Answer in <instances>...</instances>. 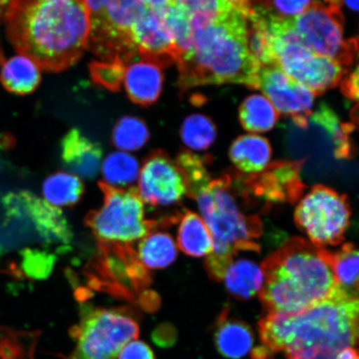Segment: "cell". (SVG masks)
<instances>
[{
  "mask_svg": "<svg viewBox=\"0 0 359 359\" xmlns=\"http://www.w3.org/2000/svg\"><path fill=\"white\" fill-rule=\"evenodd\" d=\"M90 21L88 47L104 60L127 65L137 56L132 40L135 24L147 8L146 0H83Z\"/></svg>",
  "mask_w": 359,
  "mask_h": 359,
  "instance_id": "obj_7",
  "label": "cell"
},
{
  "mask_svg": "<svg viewBox=\"0 0 359 359\" xmlns=\"http://www.w3.org/2000/svg\"><path fill=\"white\" fill-rule=\"evenodd\" d=\"M39 334L18 332L0 327V358L2 359H34Z\"/></svg>",
  "mask_w": 359,
  "mask_h": 359,
  "instance_id": "obj_32",
  "label": "cell"
},
{
  "mask_svg": "<svg viewBox=\"0 0 359 359\" xmlns=\"http://www.w3.org/2000/svg\"><path fill=\"white\" fill-rule=\"evenodd\" d=\"M242 127L250 133H266L278 120V111L267 97L252 95L247 97L240 109Z\"/></svg>",
  "mask_w": 359,
  "mask_h": 359,
  "instance_id": "obj_28",
  "label": "cell"
},
{
  "mask_svg": "<svg viewBox=\"0 0 359 359\" xmlns=\"http://www.w3.org/2000/svg\"><path fill=\"white\" fill-rule=\"evenodd\" d=\"M303 164L304 161H281L269 164L262 172L247 177L245 187L264 200L295 202L304 189L300 179Z\"/></svg>",
  "mask_w": 359,
  "mask_h": 359,
  "instance_id": "obj_17",
  "label": "cell"
},
{
  "mask_svg": "<svg viewBox=\"0 0 359 359\" xmlns=\"http://www.w3.org/2000/svg\"><path fill=\"white\" fill-rule=\"evenodd\" d=\"M258 88L266 94L277 111L293 116L299 127H307L316 96L311 89L289 77L276 65L260 67Z\"/></svg>",
  "mask_w": 359,
  "mask_h": 359,
  "instance_id": "obj_14",
  "label": "cell"
},
{
  "mask_svg": "<svg viewBox=\"0 0 359 359\" xmlns=\"http://www.w3.org/2000/svg\"><path fill=\"white\" fill-rule=\"evenodd\" d=\"M139 325L115 309L81 307L80 320L70 331L75 346L64 359H116L126 344L138 338Z\"/></svg>",
  "mask_w": 359,
  "mask_h": 359,
  "instance_id": "obj_8",
  "label": "cell"
},
{
  "mask_svg": "<svg viewBox=\"0 0 359 359\" xmlns=\"http://www.w3.org/2000/svg\"><path fill=\"white\" fill-rule=\"evenodd\" d=\"M268 1V0H267ZM311 0H271L269 7L277 15L283 18H294L302 13L311 4Z\"/></svg>",
  "mask_w": 359,
  "mask_h": 359,
  "instance_id": "obj_39",
  "label": "cell"
},
{
  "mask_svg": "<svg viewBox=\"0 0 359 359\" xmlns=\"http://www.w3.org/2000/svg\"><path fill=\"white\" fill-rule=\"evenodd\" d=\"M41 67L30 57L17 55L4 62L0 81L8 92L26 95L38 88L41 80Z\"/></svg>",
  "mask_w": 359,
  "mask_h": 359,
  "instance_id": "obj_23",
  "label": "cell"
},
{
  "mask_svg": "<svg viewBox=\"0 0 359 359\" xmlns=\"http://www.w3.org/2000/svg\"><path fill=\"white\" fill-rule=\"evenodd\" d=\"M177 245L173 237L167 232H150L139 241L137 257L145 269L167 268L177 257Z\"/></svg>",
  "mask_w": 359,
  "mask_h": 359,
  "instance_id": "obj_25",
  "label": "cell"
},
{
  "mask_svg": "<svg viewBox=\"0 0 359 359\" xmlns=\"http://www.w3.org/2000/svg\"><path fill=\"white\" fill-rule=\"evenodd\" d=\"M161 11H163L165 24L168 25L173 35L179 58L184 53L189 51L191 46L192 30L190 13L178 2L169 4Z\"/></svg>",
  "mask_w": 359,
  "mask_h": 359,
  "instance_id": "obj_34",
  "label": "cell"
},
{
  "mask_svg": "<svg viewBox=\"0 0 359 359\" xmlns=\"http://www.w3.org/2000/svg\"><path fill=\"white\" fill-rule=\"evenodd\" d=\"M181 137L185 145L191 149L206 150L212 145L217 137V128L208 116L191 115L182 124Z\"/></svg>",
  "mask_w": 359,
  "mask_h": 359,
  "instance_id": "obj_33",
  "label": "cell"
},
{
  "mask_svg": "<svg viewBox=\"0 0 359 359\" xmlns=\"http://www.w3.org/2000/svg\"><path fill=\"white\" fill-rule=\"evenodd\" d=\"M132 40L137 55L161 67L178 60L176 43L161 10L147 7L133 27Z\"/></svg>",
  "mask_w": 359,
  "mask_h": 359,
  "instance_id": "obj_16",
  "label": "cell"
},
{
  "mask_svg": "<svg viewBox=\"0 0 359 359\" xmlns=\"http://www.w3.org/2000/svg\"><path fill=\"white\" fill-rule=\"evenodd\" d=\"M125 66L122 61L105 60L93 62L90 69L94 82L115 91L123 82Z\"/></svg>",
  "mask_w": 359,
  "mask_h": 359,
  "instance_id": "obj_36",
  "label": "cell"
},
{
  "mask_svg": "<svg viewBox=\"0 0 359 359\" xmlns=\"http://www.w3.org/2000/svg\"><path fill=\"white\" fill-rule=\"evenodd\" d=\"M336 286L354 297H358V251L347 243L339 251L331 253Z\"/></svg>",
  "mask_w": 359,
  "mask_h": 359,
  "instance_id": "obj_29",
  "label": "cell"
},
{
  "mask_svg": "<svg viewBox=\"0 0 359 359\" xmlns=\"http://www.w3.org/2000/svg\"><path fill=\"white\" fill-rule=\"evenodd\" d=\"M331 253L294 237L269 255L259 294L267 312L298 313L329 298L336 288Z\"/></svg>",
  "mask_w": 359,
  "mask_h": 359,
  "instance_id": "obj_4",
  "label": "cell"
},
{
  "mask_svg": "<svg viewBox=\"0 0 359 359\" xmlns=\"http://www.w3.org/2000/svg\"><path fill=\"white\" fill-rule=\"evenodd\" d=\"M264 20L272 40L276 65L314 94L323 93L338 85L345 74L342 65L316 55L304 45L292 27L291 18L278 16L264 8Z\"/></svg>",
  "mask_w": 359,
  "mask_h": 359,
  "instance_id": "obj_6",
  "label": "cell"
},
{
  "mask_svg": "<svg viewBox=\"0 0 359 359\" xmlns=\"http://www.w3.org/2000/svg\"><path fill=\"white\" fill-rule=\"evenodd\" d=\"M4 20L13 48L43 69H66L88 48L90 21L83 0H13Z\"/></svg>",
  "mask_w": 359,
  "mask_h": 359,
  "instance_id": "obj_1",
  "label": "cell"
},
{
  "mask_svg": "<svg viewBox=\"0 0 359 359\" xmlns=\"http://www.w3.org/2000/svg\"><path fill=\"white\" fill-rule=\"evenodd\" d=\"M263 347L288 359H335L358 339V297L333 294L294 314L268 313L259 323Z\"/></svg>",
  "mask_w": 359,
  "mask_h": 359,
  "instance_id": "obj_2",
  "label": "cell"
},
{
  "mask_svg": "<svg viewBox=\"0 0 359 359\" xmlns=\"http://www.w3.org/2000/svg\"><path fill=\"white\" fill-rule=\"evenodd\" d=\"M215 346L224 358H244L253 347L254 337L250 327L244 322L227 318L222 314L215 334Z\"/></svg>",
  "mask_w": 359,
  "mask_h": 359,
  "instance_id": "obj_21",
  "label": "cell"
},
{
  "mask_svg": "<svg viewBox=\"0 0 359 359\" xmlns=\"http://www.w3.org/2000/svg\"><path fill=\"white\" fill-rule=\"evenodd\" d=\"M150 133L143 121L135 116H124L116 124L112 142L122 151L140 150L149 140Z\"/></svg>",
  "mask_w": 359,
  "mask_h": 359,
  "instance_id": "obj_31",
  "label": "cell"
},
{
  "mask_svg": "<svg viewBox=\"0 0 359 359\" xmlns=\"http://www.w3.org/2000/svg\"><path fill=\"white\" fill-rule=\"evenodd\" d=\"M97 263L98 288L114 295L133 299L149 285L151 278L131 246L100 245Z\"/></svg>",
  "mask_w": 359,
  "mask_h": 359,
  "instance_id": "obj_12",
  "label": "cell"
},
{
  "mask_svg": "<svg viewBox=\"0 0 359 359\" xmlns=\"http://www.w3.org/2000/svg\"><path fill=\"white\" fill-rule=\"evenodd\" d=\"M335 359H358V351L353 347L344 348L337 355Z\"/></svg>",
  "mask_w": 359,
  "mask_h": 359,
  "instance_id": "obj_43",
  "label": "cell"
},
{
  "mask_svg": "<svg viewBox=\"0 0 359 359\" xmlns=\"http://www.w3.org/2000/svg\"><path fill=\"white\" fill-rule=\"evenodd\" d=\"M22 269L31 279L46 278L53 266V257L41 251L26 249L21 252Z\"/></svg>",
  "mask_w": 359,
  "mask_h": 359,
  "instance_id": "obj_37",
  "label": "cell"
},
{
  "mask_svg": "<svg viewBox=\"0 0 359 359\" xmlns=\"http://www.w3.org/2000/svg\"><path fill=\"white\" fill-rule=\"evenodd\" d=\"M62 163L71 174L80 179L93 180L100 173L101 147L81 133L71 130L61 142Z\"/></svg>",
  "mask_w": 359,
  "mask_h": 359,
  "instance_id": "obj_18",
  "label": "cell"
},
{
  "mask_svg": "<svg viewBox=\"0 0 359 359\" xmlns=\"http://www.w3.org/2000/svg\"><path fill=\"white\" fill-rule=\"evenodd\" d=\"M176 163L186 177L188 196L194 198L197 192L212 181L203 160L199 156L186 151L178 155Z\"/></svg>",
  "mask_w": 359,
  "mask_h": 359,
  "instance_id": "obj_35",
  "label": "cell"
},
{
  "mask_svg": "<svg viewBox=\"0 0 359 359\" xmlns=\"http://www.w3.org/2000/svg\"><path fill=\"white\" fill-rule=\"evenodd\" d=\"M350 217L351 208L347 196L317 185L299 201L294 222L312 244L324 248L342 243Z\"/></svg>",
  "mask_w": 359,
  "mask_h": 359,
  "instance_id": "obj_11",
  "label": "cell"
},
{
  "mask_svg": "<svg viewBox=\"0 0 359 359\" xmlns=\"http://www.w3.org/2000/svg\"><path fill=\"white\" fill-rule=\"evenodd\" d=\"M229 175L212 180L195 196L201 218L213 241L212 252L205 260L210 278L222 281L227 268L240 251L259 252L255 241L262 235V224L257 215H246L238 208Z\"/></svg>",
  "mask_w": 359,
  "mask_h": 359,
  "instance_id": "obj_5",
  "label": "cell"
},
{
  "mask_svg": "<svg viewBox=\"0 0 359 359\" xmlns=\"http://www.w3.org/2000/svg\"><path fill=\"white\" fill-rule=\"evenodd\" d=\"M191 30L190 50L177 62L180 88L241 83L258 88L262 67L250 52L243 13L233 8L208 25Z\"/></svg>",
  "mask_w": 359,
  "mask_h": 359,
  "instance_id": "obj_3",
  "label": "cell"
},
{
  "mask_svg": "<svg viewBox=\"0 0 359 359\" xmlns=\"http://www.w3.org/2000/svg\"><path fill=\"white\" fill-rule=\"evenodd\" d=\"M272 150L266 138L249 134L238 137L230 149L231 160L242 172H262L271 161Z\"/></svg>",
  "mask_w": 359,
  "mask_h": 359,
  "instance_id": "obj_20",
  "label": "cell"
},
{
  "mask_svg": "<svg viewBox=\"0 0 359 359\" xmlns=\"http://www.w3.org/2000/svg\"><path fill=\"white\" fill-rule=\"evenodd\" d=\"M349 8L357 12L358 10V0H344Z\"/></svg>",
  "mask_w": 359,
  "mask_h": 359,
  "instance_id": "obj_45",
  "label": "cell"
},
{
  "mask_svg": "<svg viewBox=\"0 0 359 359\" xmlns=\"http://www.w3.org/2000/svg\"><path fill=\"white\" fill-rule=\"evenodd\" d=\"M342 91L350 100H358V67L342 83Z\"/></svg>",
  "mask_w": 359,
  "mask_h": 359,
  "instance_id": "obj_41",
  "label": "cell"
},
{
  "mask_svg": "<svg viewBox=\"0 0 359 359\" xmlns=\"http://www.w3.org/2000/svg\"><path fill=\"white\" fill-rule=\"evenodd\" d=\"M105 185L114 188L127 187L137 182L140 164L136 157L126 151H115L107 155L101 165Z\"/></svg>",
  "mask_w": 359,
  "mask_h": 359,
  "instance_id": "obj_27",
  "label": "cell"
},
{
  "mask_svg": "<svg viewBox=\"0 0 359 359\" xmlns=\"http://www.w3.org/2000/svg\"><path fill=\"white\" fill-rule=\"evenodd\" d=\"M314 123L324 128L333 139L335 146L334 154L337 158H349L353 154V147L350 143L349 135L353 133L352 124H344L330 107L321 105L312 116Z\"/></svg>",
  "mask_w": 359,
  "mask_h": 359,
  "instance_id": "obj_30",
  "label": "cell"
},
{
  "mask_svg": "<svg viewBox=\"0 0 359 359\" xmlns=\"http://www.w3.org/2000/svg\"><path fill=\"white\" fill-rule=\"evenodd\" d=\"M190 15H203L210 19H217L233 7L224 0H177Z\"/></svg>",
  "mask_w": 359,
  "mask_h": 359,
  "instance_id": "obj_38",
  "label": "cell"
},
{
  "mask_svg": "<svg viewBox=\"0 0 359 359\" xmlns=\"http://www.w3.org/2000/svg\"><path fill=\"white\" fill-rule=\"evenodd\" d=\"M180 217L177 230L179 248L191 257H208L212 252L213 241L203 219L187 210Z\"/></svg>",
  "mask_w": 359,
  "mask_h": 359,
  "instance_id": "obj_22",
  "label": "cell"
},
{
  "mask_svg": "<svg viewBox=\"0 0 359 359\" xmlns=\"http://www.w3.org/2000/svg\"><path fill=\"white\" fill-rule=\"evenodd\" d=\"M229 293L238 299H249L259 294L264 284L262 267L250 259L233 260L223 278Z\"/></svg>",
  "mask_w": 359,
  "mask_h": 359,
  "instance_id": "obj_24",
  "label": "cell"
},
{
  "mask_svg": "<svg viewBox=\"0 0 359 359\" xmlns=\"http://www.w3.org/2000/svg\"><path fill=\"white\" fill-rule=\"evenodd\" d=\"M118 359H156L154 351L147 344L135 339L126 344Z\"/></svg>",
  "mask_w": 359,
  "mask_h": 359,
  "instance_id": "obj_40",
  "label": "cell"
},
{
  "mask_svg": "<svg viewBox=\"0 0 359 359\" xmlns=\"http://www.w3.org/2000/svg\"><path fill=\"white\" fill-rule=\"evenodd\" d=\"M224 1H226L233 8L243 13L250 7L253 0H224Z\"/></svg>",
  "mask_w": 359,
  "mask_h": 359,
  "instance_id": "obj_42",
  "label": "cell"
},
{
  "mask_svg": "<svg viewBox=\"0 0 359 359\" xmlns=\"http://www.w3.org/2000/svg\"><path fill=\"white\" fill-rule=\"evenodd\" d=\"M4 203L11 217L29 218L45 241L67 244L72 239L70 226L61 210L30 192L8 195Z\"/></svg>",
  "mask_w": 359,
  "mask_h": 359,
  "instance_id": "obj_15",
  "label": "cell"
},
{
  "mask_svg": "<svg viewBox=\"0 0 359 359\" xmlns=\"http://www.w3.org/2000/svg\"><path fill=\"white\" fill-rule=\"evenodd\" d=\"M100 186L103 204L88 215L87 224L101 245L132 246L154 230L156 222L146 219L144 202L136 188Z\"/></svg>",
  "mask_w": 359,
  "mask_h": 359,
  "instance_id": "obj_9",
  "label": "cell"
},
{
  "mask_svg": "<svg viewBox=\"0 0 359 359\" xmlns=\"http://www.w3.org/2000/svg\"><path fill=\"white\" fill-rule=\"evenodd\" d=\"M123 83L133 102L142 106L152 104L163 89L161 67L147 58L135 57L125 66Z\"/></svg>",
  "mask_w": 359,
  "mask_h": 359,
  "instance_id": "obj_19",
  "label": "cell"
},
{
  "mask_svg": "<svg viewBox=\"0 0 359 359\" xmlns=\"http://www.w3.org/2000/svg\"><path fill=\"white\" fill-rule=\"evenodd\" d=\"M13 0H0V22L6 20L8 8H10Z\"/></svg>",
  "mask_w": 359,
  "mask_h": 359,
  "instance_id": "obj_44",
  "label": "cell"
},
{
  "mask_svg": "<svg viewBox=\"0 0 359 359\" xmlns=\"http://www.w3.org/2000/svg\"><path fill=\"white\" fill-rule=\"evenodd\" d=\"M83 191L81 179L67 172L53 174L43 184L45 201L57 208L78 203Z\"/></svg>",
  "mask_w": 359,
  "mask_h": 359,
  "instance_id": "obj_26",
  "label": "cell"
},
{
  "mask_svg": "<svg viewBox=\"0 0 359 359\" xmlns=\"http://www.w3.org/2000/svg\"><path fill=\"white\" fill-rule=\"evenodd\" d=\"M341 7L342 0H314L291 22L295 34L311 51L344 67L353 64L358 43L356 39L344 38Z\"/></svg>",
  "mask_w": 359,
  "mask_h": 359,
  "instance_id": "obj_10",
  "label": "cell"
},
{
  "mask_svg": "<svg viewBox=\"0 0 359 359\" xmlns=\"http://www.w3.org/2000/svg\"><path fill=\"white\" fill-rule=\"evenodd\" d=\"M137 191L145 203L167 208L179 203L187 195V180L176 161L163 151H155L140 170Z\"/></svg>",
  "mask_w": 359,
  "mask_h": 359,
  "instance_id": "obj_13",
  "label": "cell"
}]
</instances>
